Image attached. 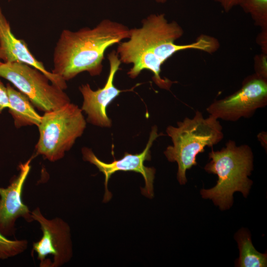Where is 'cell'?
Returning <instances> with one entry per match:
<instances>
[{
    "label": "cell",
    "mask_w": 267,
    "mask_h": 267,
    "mask_svg": "<svg viewBox=\"0 0 267 267\" xmlns=\"http://www.w3.org/2000/svg\"><path fill=\"white\" fill-rule=\"evenodd\" d=\"M210 161L204 170L217 175V184L210 189H202L200 194L204 199L212 200L221 210L229 209L233 205V193H242L246 197L253 181L248 177L254 167V156L251 148L247 144L237 145L229 140L221 150L209 153Z\"/></svg>",
    "instance_id": "3"
},
{
    "label": "cell",
    "mask_w": 267,
    "mask_h": 267,
    "mask_svg": "<svg viewBox=\"0 0 267 267\" xmlns=\"http://www.w3.org/2000/svg\"><path fill=\"white\" fill-rule=\"evenodd\" d=\"M37 153L51 162L62 158L86 127L82 110L71 102L44 112L38 126Z\"/></svg>",
    "instance_id": "5"
},
{
    "label": "cell",
    "mask_w": 267,
    "mask_h": 267,
    "mask_svg": "<svg viewBox=\"0 0 267 267\" xmlns=\"http://www.w3.org/2000/svg\"><path fill=\"white\" fill-rule=\"evenodd\" d=\"M6 88L9 102V112L13 117L15 127L33 125L38 127L42 116L35 110L29 98L9 84H7Z\"/></svg>",
    "instance_id": "13"
},
{
    "label": "cell",
    "mask_w": 267,
    "mask_h": 267,
    "mask_svg": "<svg viewBox=\"0 0 267 267\" xmlns=\"http://www.w3.org/2000/svg\"><path fill=\"white\" fill-rule=\"evenodd\" d=\"M183 34L181 26L168 22L164 14H151L142 21L141 27L130 29L128 40L120 42L116 51L121 63L133 65L127 73L129 77L134 79L142 71L149 70L154 83L169 90L173 82L160 76L161 66L168 59L181 50L196 49L211 53L219 47L216 38L204 35L189 44H175Z\"/></svg>",
    "instance_id": "1"
},
{
    "label": "cell",
    "mask_w": 267,
    "mask_h": 267,
    "mask_svg": "<svg viewBox=\"0 0 267 267\" xmlns=\"http://www.w3.org/2000/svg\"><path fill=\"white\" fill-rule=\"evenodd\" d=\"M9 102L6 86L0 80V113L5 108H9Z\"/></svg>",
    "instance_id": "18"
},
{
    "label": "cell",
    "mask_w": 267,
    "mask_h": 267,
    "mask_svg": "<svg viewBox=\"0 0 267 267\" xmlns=\"http://www.w3.org/2000/svg\"><path fill=\"white\" fill-rule=\"evenodd\" d=\"M267 56L265 54L257 57L256 75L263 79L267 80Z\"/></svg>",
    "instance_id": "17"
},
{
    "label": "cell",
    "mask_w": 267,
    "mask_h": 267,
    "mask_svg": "<svg viewBox=\"0 0 267 267\" xmlns=\"http://www.w3.org/2000/svg\"><path fill=\"white\" fill-rule=\"evenodd\" d=\"M28 246L26 240H10L0 232V259H6L18 255Z\"/></svg>",
    "instance_id": "16"
},
{
    "label": "cell",
    "mask_w": 267,
    "mask_h": 267,
    "mask_svg": "<svg viewBox=\"0 0 267 267\" xmlns=\"http://www.w3.org/2000/svg\"><path fill=\"white\" fill-rule=\"evenodd\" d=\"M34 221L38 222L43 236L33 244L32 251L37 254L40 267H59L72 257L70 228L60 218L47 219L39 207L31 211Z\"/></svg>",
    "instance_id": "7"
},
{
    "label": "cell",
    "mask_w": 267,
    "mask_h": 267,
    "mask_svg": "<svg viewBox=\"0 0 267 267\" xmlns=\"http://www.w3.org/2000/svg\"><path fill=\"white\" fill-rule=\"evenodd\" d=\"M167 0H156L157 2L164 3Z\"/></svg>",
    "instance_id": "21"
},
{
    "label": "cell",
    "mask_w": 267,
    "mask_h": 267,
    "mask_svg": "<svg viewBox=\"0 0 267 267\" xmlns=\"http://www.w3.org/2000/svg\"><path fill=\"white\" fill-rule=\"evenodd\" d=\"M107 57L110 69L104 87L96 90H92L88 84L79 87L84 98L81 110L87 114V121L101 127L111 126V120L107 114V107L122 92L114 84L115 74L121 63L118 54L116 50H112Z\"/></svg>",
    "instance_id": "10"
},
{
    "label": "cell",
    "mask_w": 267,
    "mask_h": 267,
    "mask_svg": "<svg viewBox=\"0 0 267 267\" xmlns=\"http://www.w3.org/2000/svg\"><path fill=\"white\" fill-rule=\"evenodd\" d=\"M238 5L250 15L256 25L267 30V0H241Z\"/></svg>",
    "instance_id": "15"
},
{
    "label": "cell",
    "mask_w": 267,
    "mask_h": 267,
    "mask_svg": "<svg viewBox=\"0 0 267 267\" xmlns=\"http://www.w3.org/2000/svg\"><path fill=\"white\" fill-rule=\"evenodd\" d=\"M166 133L173 144L164 154L169 162H177V178L181 185L187 182V170L197 165V156L204 152L205 147H213L223 138L219 119L210 115L205 118L198 110L192 118L185 117L177 122V127L169 126Z\"/></svg>",
    "instance_id": "4"
},
{
    "label": "cell",
    "mask_w": 267,
    "mask_h": 267,
    "mask_svg": "<svg viewBox=\"0 0 267 267\" xmlns=\"http://www.w3.org/2000/svg\"><path fill=\"white\" fill-rule=\"evenodd\" d=\"M1 62H1V61H0V64L1 63Z\"/></svg>",
    "instance_id": "22"
},
{
    "label": "cell",
    "mask_w": 267,
    "mask_h": 267,
    "mask_svg": "<svg viewBox=\"0 0 267 267\" xmlns=\"http://www.w3.org/2000/svg\"><path fill=\"white\" fill-rule=\"evenodd\" d=\"M130 36L126 26L104 19L92 28L77 31L63 30L54 49L52 73L65 81L87 72L91 76L99 75L106 50Z\"/></svg>",
    "instance_id": "2"
},
{
    "label": "cell",
    "mask_w": 267,
    "mask_h": 267,
    "mask_svg": "<svg viewBox=\"0 0 267 267\" xmlns=\"http://www.w3.org/2000/svg\"><path fill=\"white\" fill-rule=\"evenodd\" d=\"M267 105V80L256 75L243 82L240 89L224 98L214 100L206 108L218 119L236 122L251 117Z\"/></svg>",
    "instance_id": "8"
},
{
    "label": "cell",
    "mask_w": 267,
    "mask_h": 267,
    "mask_svg": "<svg viewBox=\"0 0 267 267\" xmlns=\"http://www.w3.org/2000/svg\"><path fill=\"white\" fill-rule=\"evenodd\" d=\"M161 134H158L157 127L153 126L148 142L142 152L135 154L125 152L121 159L114 160L111 163L102 161L88 148L84 147L82 149L84 160L94 165L105 176V192L103 202H108L112 197L111 192L108 189V182L111 176L118 171H132L140 174L145 181L144 187L141 188L142 194L149 198L153 197L155 169L154 168L146 167L144 163L146 160H150V148L154 141Z\"/></svg>",
    "instance_id": "9"
},
{
    "label": "cell",
    "mask_w": 267,
    "mask_h": 267,
    "mask_svg": "<svg viewBox=\"0 0 267 267\" xmlns=\"http://www.w3.org/2000/svg\"><path fill=\"white\" fill-rule=\"evenodd\" d=\"M0 77L11 82L39 110L46 112L70 102L64 90L49 83L42 72L19 62H1Z\"/></svg>",
    "instance_id": "6"
},
{
    "label": "cell",
    "mask_w": 267,
    "mask_h": 267,
    "mask_svg": "<svg viewBox=\"0 0 267 267\" xmlns=\"http://www.w3.org/2000/svg\"><path fill=\"white\" fill-rule=\"evenodd\" d=\"M239 250V257L236 262L238 267H265L267 265V254L259 252L254 247L249 231L245 228L235 234Z\"/></svg>",
    "instance_id": "14"
},
{
    "label": "cell",
    "mask_w": 267,
    "mask_h": 267,
    "mask_svg": "<svg viewBox=\"0 0 267 267\" xmlns=\"http://www.w3.org/2000/svg\"><path fill=\"white\" fill-rule=\"evenodd\" d=\"M267 30H263L259 41L261 42L260 45L262 46L264 54H267L265 52V50L267 52Z\"/></svg>",
    "instance_id": "20"
},
{
    "label": "cell",
    "mask_w": 267,
    "mask_h": 267,
    "mask_svg": "<svg viewBox=\"0 0 267 267\" xmlns=\"http://www.w3.org/2000/svg\"><path fill=\"white\" fill-rule=\"evenodd\" d=\"M2 62L22 63L36 68L44 73L50 82L64 90L66 81L48 71L42 62L38 60L29 50L26 43L18 39L12 33L9 22L0 7V60Z\"/></svg>",
    "instance_id": "12"
},
{
    "label": "cell",
    "mask_w": 267,
    "mask_h": 267,
    "mask_svg": "<svg viewBox=\"0 0 267 267\" xmlns=\"http://www.w3.org/2000/svg\"><path fill=\"white\" fill-rule=\"evenodd\" d=\"M31 159L19 166V173L6 188L0 187V232L4 236L15 234V224L19 218L34 221L31 211L22 200L25 181L31 169Z\"/></svg>",
    "instance_id": "11"
},
{
    "label": "cell",
    "mask_w": 267,
    "mask_h": 267,
    "mask_svg": "<svg viewBox=\"0 0 267 267\" xmlns=\"http://www.w3.org/2000/svg\"><path fill=\"white\" fill-rule=\"evenodd\" d=\"M218 3L225 12H229L236 5H238L241 0H214Z\"/></svg>",
    "instance_id": "19"
}]
</instances>
